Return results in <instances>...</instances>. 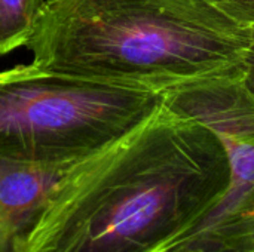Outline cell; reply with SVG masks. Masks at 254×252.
<instances>
[{
  "label": "cell",
  "instance_id": "obj_1",
  "mask_svg": "<svg viewBox=\"0 0 254 252\" xmlns=\"http://www.w3.org/2000/svg\"><path fill=\"white\" fill-rule=\"evenodd\" d=\"M228 183L217 137L164 97L137 128L68 171L22 252H156L190 230Z\"/></svg>",
  "mask_w": 254,
  "mask_h": 252
},
{
  "label": "cell",
  "instance_id": "obj_2",
  "mask_svg": "<svg viewBox=\"0 0 254 252\" xmlns=\"http://www.w3.org/2000/svg\"><path fill=\"white\" fill-rule=\"evenodd\" d=\"M253 42L226 0H48L25 46L42 70L170 92L244 70Z\"/></svg>",
  "mask_w": 254,
  "mask_h": 252
},
{
  "label": "cell",
  "instance_id": "obj_3",
  "mask_svg": "<svg viewBox=\"0 0 254 252\" xmlns=\"http://www.w3.org/2000/svg\"><path fill=\"white\" fill-rule=\"evenodd\" d=\"M167 94L33 64L0 71V156L39 165L79 163L137 128Z\"/></svg>",
  "mask_w": 254,
  "mask_h": 252
},
{
  "label": "cell",
  "instance_id": "obj_4",
  "mask_svg": "<svg viewBox=\"0 0 254 252\" xmlns=\"http://www.w3.org/2000/svg\"><path fill=\"white\" fill-rule=\"evenodd\" d=\"M174 107L208 128L225 149L229 183L217 203L168 245L192 241L219 227L254 201V89L246 74L190 85L174 95Z\"/></svg>",
  "mask_w": 254,
  "mask_h": 252
},
{
  "label": "cell",
  "instance_id": "obj_5",
  "mask_svg": "<svg viewBox=\"0 0 254 252\" xmlns=\"http://www.w3.org/2000/svg\"><path fill=\"white\" fill-rule=\"evenodd\" d=\"M76 165H39L0 156V252L24 251L58 184Z\"/></svg>",
  "mask_w": 254,
  "mask_h": 252
},
{
  "label": "cell",
  "instance_id": "obj_6",
  "mask_svg": "<svg viewBox=\"0 0 254 252\" xmlns=\"http://www.w3.org/2000/svg\"><path fill=\"white\" fill-rule=\"evenodd\" d=\"M165 248L202 252H254V201L246 209L208 233L188 242L162 247L161 250Z\"/></svg>",
  "mask_w": 254,
  "mask_h": 252
},
{
  "label": "cell",
  "instance_id": "obj_7",
  "mask_svg": "<svg viewBox=\"0 0 254 252\" xmlns=\"http://www.w3.org/2000/svg\"><path fill=\"white\" fill-rule=\"evenodd\" d=\"M45 0H0V55L25 46Z\"/></svg>",
  "mask_w": 254,
  "mask_h": 252
},
{
  "label": "cell",
  "instance_id": "obj_8",
  "mask_svg": "<svg viewBox=\"0 0 254 252\" xmlns=\"http://www.w3.org/2000/svg\"><path fill=\"white\" fill-rule=\"evenodd\" d=\"M254 25V0H226Z\"/></svg>",
  "mask_w": 254,
  "mask_h": 252
},
{
  "label": "cell",
  "instance_id": "obj_9",
  "mask_svg": "<svg viewBox=\"0 0 254 252\" xmlns=\"http://www.w3.org/2000/svg\"><path fill=\"white\" fill-rule=\"evenodd\" d=\"M246 79L249 85L254 89V42L250 49V53L247 56V61H246Z\"/></svg>",
  "mask_w": 254,
  "mask_h": 252
},
{
  "label": "cell",
  "instance_id": "obj_10",
  "mask_svg": "<svg viewBox=\"0 0 254 252\" xmlns=\"http://www.w3.org/2000/svg\"><path fill=\"white\" fill-rule=\"evenodd\" d=\"M156 252H202V251H189V250H173V248H165V250H159Z\"/></svg>",
  "mask_w": 254,
  "mask_h": 252
}]
</instances>
